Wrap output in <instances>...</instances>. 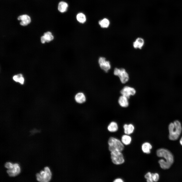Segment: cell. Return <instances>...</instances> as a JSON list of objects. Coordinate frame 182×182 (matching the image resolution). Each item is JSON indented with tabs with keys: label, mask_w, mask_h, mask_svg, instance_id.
<instances>
[{
	"label": "cell",
	"mask_w": 182,
	"mask_h": 182,
	"mask_svg": "<svg viewBox=\"0 0 182 182\" xmlns=\"http://www.w3.org/2000/svg\"><path fill=\"white\" fill-rule=\"evenodd\" d=\"M157 156L163 158L159 160L158 163L160 167L163 169H169L174 162V157L172 153L169 150L163 148L158 149L156 151Z\"/></svg>",
	"instance_id": "cell-1"
},
{
	"label": "cell",
	"mask_w": 182,
	"mask_h": 182,
	"mask_svg": "<svg viewBox=\"0 0 182 182\" xmlns=\"http://www.w3.org/2000/svg\"><path fill=\"white\" fill-rule=\"evenodd\" d=\"M169 138L171 141H175L179 138L182 131V125L178 120L170 122L168 125Z\"/></svg>",
	"instance_id": "cell-2"
},
{
	"label": "cell",
	"mask_w": 182,
	"mask_h": 182,
	"mask_svg": "<svg viewBox=\"0 0 182 182\" xmlns=\"http://www.w3.org/2000/svg\"><path fill=\"white\" fill-rule=\"evenodd\" d=\"M108 149L111 152L113 151H122L124 149V144L118 139L113 137L110 138L108 141Z\"/></svg>",
	"instance_id": "cell-3"
},
{
	"label": "cell",
	"mask_w": 182,
	"mask_h": 182,
	"mask_svg": "<svg viewBox=\"0 0 182 182\" xmlns=\"http://www.w3.org/2000/svg\"><path fill=\"white\" fill-rule=\"evenodd\" d=\"M52 174L49 168L47 167L44 168V171H41L40 173H37L36 176L37 180L41 182H48L51 178Z\"/></svg>",
	"instance_id": "cell-4"
},
{
	"label": "cell",
	"mask_w": 182,
	"mask_h": 182,
	"mask_svg": "<svg viewBox=\"0 0 182 182\" xmlns=\"http://www.w3.org/2000/svg\"><path fill=\"white\" fill-rule=\"evenodd\" d=\"M5 166L9 169L6 171L10 176H15L18 174L20 172V167L17 163L13 164L10 162H7L5 164Z\"/></svg>",
	"instance_id": "cell-5"
},
{
	"label": "cell",
	"mask_w": 182,
	"mask_h": 182,
	"mask_svg": "<svg viewBox=\"0 0 182 182\" xmlns=\"http://www.w3.org/2000/svg\"><path fill=\"white\" fill-rule=\"evenodd\" d=\"M113 74L119 77L121 82L122 83H125L129 80V75L126 70L123 68H115Z\"/></svg>",
	"instance_id": "cell-6"
},
{
	"label": "cell",
	"mask_w": 182,
	"mask_h": 182,
	"mask_svg": "<svg viewBox=\"0 0 182 182\" xmlns=\"http://www.w3.org/2000/svg\"><path fill=\"white\" fill-rule=\"evenodd\" d=\"M111 158L112 162L116 165H119L125 162L123 155L121 151H113L111 152Z\"/></svg>",
	"instance_id": "cell-7"
},
{
	"label": "cell",
	"mask_w": 182,
	"mask_h": 182,
	"mask_svg": "<svg viewBox=\"0 0 182 182\" xmlns=\"http://www.w3.org/2000/svg\"><path fill=\"white\" fill-rule=\"evenodd\" d=\"M98 63L100 68L106 72H107L111 69L110 62L104 57H100L98 59Z\"/></svg>",
	"instance_id": "cell-8"
},
{
	"label": "cell",
	"mask_w": 182,
	"mask_h": 182,
	"mask_svg": "<svg viewBox=\"0 0 182 182\" xmlns=\"http://www.w3.org/2000/svg\"><path fill=\"white\" fill-rule=\"evenodd\" d=\"M120 93L122 95L125 96L128 99L130 96L135 94L136 90L133 87L126 86L124 87L121 90Z\"/></svg>",
	"instance_id": "cell-9"
},
{
	"label": "cell",
	"mask_w": 182,
	"mask_h": 182,
	"mask_svg": "<svg viewBox=\"0 0 182 182\" xmlns=\"http://www.w3.org/2000/svg\"><path fill=\"white\" fill-rule=\"evenodd\" d=\"M19 20H21L20 24L22 26H26L30 23L31 20L30 17L28 15L25 14L19 16L17 18Z\"/></svg>",
	"instance_id": "cell-10"
},
{
	"label": "cell",
	"mask_w": 182,
	"mask_h": 182,
	"mask_svg": "<svg viewBox=\"0 0 182 182\" xmlns=\"http://www.w3.org/2000/svg\"><path fill=\"white\" fill-rule=\"evenodd\" d=\"M75 99L77 103L82 104L85 102L86 98L85 95L83 93L80 92L76 94L75 96Z\"/></svg>",
	"instance_id": "cell-11"
},
{
	"label": "cell",
	"mask_w": 182,
	"mask_h": 182,
	"mask_svg": "<svg viewBox=\"0 0 182 182\" xmlns=\"http://www.w3.org/2000/svg\"><path fill=\"white\" fill-rule=\"evenodd\" d=\"M144 44V39L140 37H139L136 39L133 43V46L135 49H141Z\"/></svg>",
	"instance_id": "cell-12"
},
{
	"label": "cell",
	"mask_w": 182,
	"mask_h": 182,
	"mask_svg": "<svg viewBox=\"0 0 182 182\" xmlns=\"http://www.w3.org/2000/svg\"><path fill=\"white\" fill-rule=\"evenodd\" d=\"M128 99L125 96L122 95L120 96L118 101L120 105L122 107H127L129 105Z\"/></svg>",
	"instance_id": "cell-13"
},
{
	"label": "cell",
	"mask_w": 182,
	"mask_h": 182,
	"mask_svg": "<svg viewBox=\"0 0 182 182\" xmlns=\"http://www.w3.org/2000/svg\"><path fill=\"white\" fill-rule=\"evenodd\" d=\"M152 148L151 144L148 142L143 143L142 146V149L143 152L147 154H149L151 152V150Z\"/></svg>",
	"instance_id": "cell-14"
},
{
	"label": "cell",
	"mask_w": 182,
	"mask_h": 182,
	"mask_svg": "<svg viewBox=\"0 0 182 182\" xmlns=\"http://www.w3.org/2000/svg\"><path fill=\"white\" fill-rule=\"evenodd\" d=\"M123 128L124 133L126 134L129 135L133 132L134 127L132 124H125L123 126Z\"/></svg>",
	"instance_id": "cell-15"
},
{
	"label": "cell",
	"mask_w": 182,
	"mask_h": 182,
	"mask_svg": "<svg viewBox=\"0 0 182 182\" xmlns=\"http://www.w3.org/2000/svg\"><path fill=\"white\" fill-rule=\"evenodd\" d=\"M68 5L65 2L61 1L58 4V11L61 13H64L66 11Z\"/></svg>",
	"instance_id": "cell-16"
},
{
	"label": "cell",
	"mask_w": 182,
	"mask_h": 182,
	"mask_svg": "<svg viewBox=\"0 0 182 182\" xmlns=\"http://www.w3.org/2000/svg\"><path fill=\"white\" fill-rule=\"evenodd\" d=\"M118 126L117 123L115 122H111L107 127L108 130L111 132L116 131L118 129Z\"/></svg>",
	"instance_id": "cell-17"
},
{
	"label": "cell",
	"mask_w": 182,
	"mask_h": 182,
	"mask_svg": "<svg viewBox=\"0 0 182 182\" xmlns=\"http://www.w3.org/2000/svg\"><path fill=\"white\" fill-rule=\"evenodd\" d=\"M121 142L126 145H129L131 141V137L127 134L123 135L121 138Z\"/></svg>",
	"instance_id": "cell-18"
},
{
	"label": "cell",
	"mask_w": 182,
	"mask_h": 182,
	"mask_svg": "<svg viewBox=\"0 0 182 182\" xmlns=\"http://www.w3.org/2000/svg\"><path fill=\"white\" fill-rule=\"evenodd\" d=\"M110 23L109 20L106 18H104L99 21V24L102 28H107L109 26Z\"/></svg>",
	"instance_id": "cell-19"
},
{
	"label": "cell",
	"mask_w": 182,
	"mask_h": 182,
	"mask_svg": "<svg viewBox=\"0 0 182 182\" xmlns=\"http://www.w3.org/2000/svg\"><path fill=\"white\" fill-rule=\"evenodd\" d=\"M13 80L16 82H18L21 84H23L24 82V79L22 74H19L14 76L13 78Z\"/></svg>",
	"instance_id": "cell-20"
},
{
	"label": "cell",
	"mask_w": 182,
	"mask_h": 182,
	"mask_svg": "<svg viewBox=\"0 0 182 182\" xmlns=\"http://www.w3.org/2000/svg\"><path fill=\"white\" fill-rule=\"evenodd\" d=\"M76 19L79 22L82 24L85 23L86 20L85 15L82 13H80L77 14L76 16Z\"/></svg>",
	"instance_id": "cell-21"
},
{
	"label": "cell",
	"mask_w": 182,
	"mask_h": 182,
	"mask_svg": "<svg viewBox=\"0 0 182 182\" xmlns=\"http://www.w3.org/2000/svg\"><path fill=\"white\" fill-rule=\"evenodd\" d=\"M44 36L46 40V42H49L52 40L54 39V37L52 33L48 31L44 33Z\"/></svg>",
	"instance_id": "cell-22"
},
{
	"label": "cell",
	"mask_w": 182,
	"mask_h": 182,
	"mask_svg": "<svg viewBox=\"0 0 182 182\" xmlns=\"http://www.w3.org/2000/svg\"><path fill=\"white\" fill-rule=\"evenodd\" d=\"M153 173H151L148 172L145 175V178L146 179V181L148 182H153Z\"/></svg>",
	"instance_id": "cell-23"
},
{
	"label": "cell",
	"mask_w": 182,
	"mask_h": 182,
	"mask_svg": "<svg viewBox=\"0 0 182 182\" xmlns=\"http://www.w3.org/2000/svg\"><path fill=\"white\" fill-rule=\"evenodd\" d=\"M160 178L159 174L156 173H153V181L157 182L158 181Z\"/></svg>",
	"instance_id": "cell-24"
},
{
	"label": "cell",
	"mask_w": 182,
	"mask_h": 182,
	"mask_svg": "<svg viewBox=\"0 0 182 182\" xmlns=\"http://www.w3.org/2000/svg\"><path fill=\"white\" fill-rule=\"evenodd\" d=\"M113 181L114 182H123L124 181L121 178H117L115 179Z\"/></svg>",
	"instance_id": "cell-25"
},
{
	"label": "cell",
	"mask_w": 182,
	"mask_h": 182,
	"mask_svg": "<svg viewBox=\"0 0 182 182\" xmlns=\"http://www.w3.org/2000/svg\"><path fill=\"white\" fill-rule=\"evenodd\" d=\"M41 42L42 43H44L46 42V39L43 36L41 37Z\"/></svg>",
	"instance_id": "cell-26"
},
{
	"label": "cell",
	"mask_w": 182,
	"mask_h": 182,
	"mask_svg": "<svg viewBox=\"0 0 182 182\" xmlns=\"http://www.w3.org/2000/svg\"><path fill=\"white\" fill-rule=\"evenodd\" d=\"M179 143L182 146V137L179 140Z\"/></svg>",
	"instance_id": "cell-27"
}]
</instances>
